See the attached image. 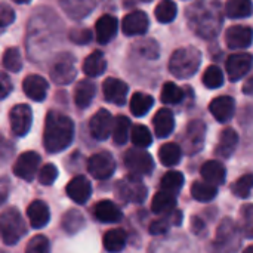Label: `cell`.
I'll list each match as a JSON object with an SVG mask.
<instances>
[{
  "mask_svg": "<svg viewBox=\"0 0 253 253\" xmlns=\"http://www.w3.org/2000/svg\"><path fill=\"white\" fill-rule=\"evenodd\" d=\"M224 10L218 0H196L187 9L188 27L203 39H213L222 27Z\"/></svg>",
  "mask_w": 253,
  "mask_h": 253,
  "instance_id": "1",
  "label": "cell"
},
{
  "mask_svg": "<svg viewBox=\"0 0 253 253\" xmlns=\"http://www.w3.org/2000/svg\"><path fill=\"white\" fill-rule=\"evenodd\" d=\"M74 138V123L70 117L59 111H49L44 122L43 145L50 154L64 151Z\"/></svg>",
  "mask_w": 253,
  "mask_h": 253,
  "instance_id": "2",
  "label": "cell"
},
{
  "mask_svg": "<svg viewBox=\"0 0 253 253\" xmlns=\"http://www.w3.org/2000/svg\"><path fill=\"white\" fill-rule=\"evenodd\" d=\"M200 64H202L200 50L193 46H187L172 53L169 61V70L178 79H188L197 73Z\"/></svg>",
  "mask_w": 253,
  "mask_h": 253,
  "instance_id": "3",
  "label": "cell"
},
{
  "mask_svg": "<svg viewBox=\"0 0 253 253\" xmlns=\"http://www.w3.org/2000/svg\"><path fill=\"white\" fill-rule=\"evenodd\" d=\"M0 230H1V240L7 246L16 245L24 237L27 228H25L24 218L16 208H7L1 212Z\"/></svg>",
  "mask_w": 253,
  "mask_h": 253,
  "instance_id": "4",
  "label": "cell"
},
{
  "mask_svg": "<svg viewBox=\"0 0 253 253\" xmlns=\"http://www.w3.org/2000/svg\"><path fill=\"white\" fill-rule=\"evenodd\" d=\"M240 230L237 228L236 222L230 218H225L216 231L215 242L211 246L212 253H236L240 248Z\"/></svg>",
  "mask_w": 253,
  "mask_h": 253,
  "instance_id": "5",
  "label": "cell"
},
{
  "mask_svg": "<svg viewBox=\"0 0 253 253\" xmlns=\"http://www.w3.org/2000/svg\"><path fill=\"white\" fill-rule=\"evenodd\" d=\"M116 193L126 203H142L147 197V187L139 176L130 173L116 185Z\"/></svg>",
  "mask_w": 253,
  "mask_h": 253,
  "instance_id": "6",
  "label": "cell"
},
{
  "mask_svg": "<svg viewBox=\"0 0 253 253\" xmlns=\"http://www.w3.org/2000/svg\"><path fill=\"white\" fill-rule=\"evenodd\" d=\"M126 169L136 176L150 175L154 169V160L144 148H130L125 153L123 157Z\"/></svg>",
  "mask_w": 253,
  "mask_h": 253,
  "instance_id": "7",
  "label": "cell"
},
{
  "mask_svg": "<svg viewBox=\"0 0 253 253\" xmlns=\"http://www.w3.org/2000/svg\"><path fill=\"white\" fill-rule=\"evenodd\" d=\"M52 82L56 84H68L76 79L77 70L74 67V58L68 53L59 55L50 65L49 70Z\"/></svg>",
  "mask_w": 253,
  "mask_h": 253,
  "instance_id": "8",
  "label": "cell"
},
{
  "mask_svg": "<svg viewBox=\"0 0 253 253\" xmlns=\"http://www.w3.org/2000/svg\"><path fill=\"white\" fill-rule=\"evenodd\" d=\"M206 138V125L202 120H193L187 125L182 136V148L187 154H197L203 150Z\"/></svg>",
  "mask_w": 253,
  "mask_h": 253,
  "instance_id": "9",
  "label": "cell"
},
{
  "mask_svg": "<svg viewBox=\"0 0 253 253\" xmlns=\"http://www.w3.org/2000/svg\"><path fill=\"white\" fill-rule=\"evenodd\" d=\"M87 170L89 173L95 178V179H107L110 178L114 170H116V162L113 159V156L107 151H101L93 154L89 160H87Z\"/></svg>",
  "mask_w": 253,
  "mask_h": 253,
  "instance_id": "10",
  "label": "cell"
},
{
  "mask_svg": "<svg viewBox=\"0 0 253 253\" xmlns=\"http://www.w3.org/2000/svg\"><path fill=\"white\" fill-rule=\"evenodd\" d=\"M10 130L16 136H25L33 123V111L27 104L15 105L9 113Z\"/></svg>",
  "mask_w": 253,
  "mask_h": 253,
  "instance_id": "11",
  "label": "cell"
},
{
  "mask_svg": "<svg viewBox=\"0 0 253 253\" xmlns=\"http://www.w3.org/2000/svg\"><path fill=\"white\" fill-rule=\"evenodd\" d=\"M40 165V156L34 151H25L22 153L16 162L13 163V173L19 179L24 181H33Z\"/></svg>",
  "mask_w": 253,
  "mask_h": 253,
  "instance_id": "12",
  "label": "cell"
},
{
  "mask_svg": "<svg viewBox=\"0 0 253 253\" xmlns=\"http://www.w3.org/2000/svg\"><path fill=\"white\" fill-rule=\"evenodd\" d=\"M113 127H114V120L110 114V111L101 108L89 123L90 133L95 139L98 141H105L110 135H113Z\"/></svg>",
  "mask_w": 253,
  "mask_h": 253,
  "instance_id": "13",
  "label": "cell"
},
{
  "mask_svg": "<svg viewBox=\"0 0 253 253\" xmlns=\"http://www.w3.org/2000/svg\"><path fill=\"white\" fill-rule=\"evenodd\" d=\"M253 56L251 53H234L227 59V73L231 82L243 79L252 68Z\"/></svg>",
  "mask_w": 253,
  "mask_h": 253,
  "instance_id": "14",
  "label": "cell"
},
{
  "mask_svg": "<svg viewBox=\"0 0 253 253\" xmlns=\"http://www.w3.org/2000/svg\"><path fill=\"white\" fill-rule=\"evenodd\" d=\"M253 30L246 25H234L225 31V43L230 49H245L252 44Z\"/></svg>",
  "mask_w": 253,
  "mask_h": 253,
  "instance_id": "15",
  "label": "cell"
},
{
  "mask_svg": "<svg viewBox=\"0 0 253 253\" xmlns=\"http://www.w3.org/2000/svg\"><path fill=\"white\" fill-rule=\"evenodd\" d=\"M102 92H104V98L108 102L116 104V105H123L126 102L129 87L123 80L108 77L102 84Z\"/></svg>",
  "mask_w": 253,
  "mask_h": 253,
  "instance_id": "16",
  "label": "cell"
},
{
  "mask_svg": "<svg viewBox=\"0 0 253 253\" xmlns=\"http://www.w3.org/2000/svg\"><path fill=\"white\" fill-rule=\"evenodd\" d=\"M122 30L126 36L145 34L148 30V16L142 10H133L123 18Z\"/></svg>",
  "mask_w": 253,
  "mask_h": 253,
  "instance_id": "17",
  "label": "cell"
},
{
  "mask_svg": "<svg viewBox=\"0 0 253 253\" xmlns=\"http://www.w3.org/2000/svg\"><path fill=\"white\" fill-rule=\"evenodd\" d=\"M22 89H24V93L30 99L37 101V102H42L46 98V95H47L49 84H47V82H46L44 77L37 76V74H30V76H27L24 79Z\"/></svg>",
  "mask_w": 253,
  "mask_h": 253,
  "instance_id": "18",
  "label": "cell"
},
{
  "mask_svg": "<svg viewBox=\"0 0 253 253\" xmlns=\"http://www.w3.org/2000/svg\"><path fill=\"white\" fill-rule=\"evenodd\" d=\"M65 191H67L68 197H70L74 203L83 205V203H86V202L89 200V197H90V194H92V185H90V182H89L84 176L79 175V176H74V178L67 184Z\"/></svg>",
  "mask_w": 253,
  "mask_h": 253,
  "instance_id": "19",
  "label": "cell"
},
{
  "mask_svg": "<svg viewBox=\"0 0 253 253\" xmlns=\"http://www.w3.org/2000/svg\"><path fill=\"white\" fill-rule=\"evenodd\" d=\"M209 111L219 123H227L234 116L236 102L231 96H218L209 104Z\"/></svg>",
  "mask_w": 253,
  "mask_h": 253,
  "instance_id": "20",
  "label": "cell"
},
{
  "mask_svg": "<svg viewBox=\"0 0 253 253\" xmlns=\"http://www.w3.org/2000/svg\"><path fill=\"white\" fill-rule=\"evenodd\" d=\"M117 28H119V22L114 16L111 15H102L96 24H95V36L96 40L101 44H105L108 42H111L116 34H117Z\"/></svg>",
  "mask_w": 253,
  "mask_h": 253,
  "instance_id": "21",
  "label": "cell"
},
{
  "mask_svg": "<svg viewBox=\"0 0 253 253\" xmlns=\"http://www.w3.org/2000/svg\"><path fill=\"white\" fill-rule=\"evenodd\" d=\"M237 144H239L237 132L233 127H225L219 135V141H218L215 154L219 159H230L233 156V153L236 151Z\"/></svg>",
  "mask_w": 253,
  "mask_h": 253,
  "instance_id": "22",
  "label": "cell"
},
{
  "mask_svg": "<svg viewBox=\"0 0 253 253\" xmlns=\"http://www.w3.org/2000/svg\"><path fill=\"white\" fill-rule=\"evenodd\" d=\"M93 215L99 222H104V224H114V222L122 221L123 218V213L119 209V206H116L110 200L98 202L93 208Z\"/></svg>",
  "mask_w": 253,
  "mask_h": 253,
  "instance_id": "23",
  "label": "cell"
},
{
  "mask_svg": "<svg viewBox=\"0 0 253 253\" xmlns=\"http://www.w3.org/2000/svg\"><path fill=\"white\" fill-rule=\"evenodd\" d=\"M153 125L157 138H168L175 129L173 113L168 108H160L153 119Z\"/></svg>",
  "mask_w": 253,
  "mask_h": 253,
  "instance_id": "24",
  "label": "cell"
},
{
  "mask_svg": "<svg viewBox=\"0 0 253 253\" xmlns=\"http://www.w3.org/2000/svg\"><path fill=\"white\" fill-rule=\"evenodd\" d=\"M27 216H28V221H30L31 227L36 228V230H40L49 222L50 212H49V208H47V205L44 202L34 200L27 209Z\"/></svg>",
  "mask_w": 253,
  "mask_h": 253,
  "instance_id": "25",
  "label": "cell"
},
{
  "mask_svg": "<svg viewBox=\"0 0 253 253\" xmlns=\"http://www.w3.org/2000/svg\"><path fill=\"white\" fill-rule=\"evenodd\" d=\"M202 178L212 185H222L227 178V170L224 165L218 160H209L200 168Z\"/></svg>",
  "mask_w": 253,
  "mask_h": 253,
  "instance_id": "26",
  "label": "cell"
},
{
  "mask_svg": "<svg viewBox=\"0 0 253 253\" xmlns=\"http://www.w3.org/2000/svg\"><path fill=\"white\" fill-rule=\"evenodd\" d=\"M65 13L74 19H80L90 13L95 6V0H59Z\"/></svg>",
  "mask_w": 253,
  "mask_h": 253,
  "instance_id": "27",
  "label": "cell"
},
{
  "mask_svg": "<svg viewBox=\"0 0 253 253\" xmlns=\"http://www.w3.org/2000/svg\"><path fill=\"white\" fill-rule=\"evenodd\" d=\"M96 86L90 80H82L74 89V102L79 108H87L95 98Z\"/></svg>",
  "mask_w": 253,
  "mask_h": 253,
  "instance_id": "28",
  "label": "cell"
},
{
  "mask_svg": "<svg viewBox=\"0 0 253 253\" xmlns=\"http://www.w3.org/2000/svg\"><path fill=\"white\" fill-rule=\"evenodd\" d=\"M176 206V197L172 193L168 191H159L151 202V211L159 215H168L175 211Z\"/></svg>",
  "mask_w": 253,
  "mask_h": 253,
  "instance_id": "29",
  "label": "cell"
},
{
  "mask_svg": "<svg viewBox=\"0 0 253 253\" xmlns=\"http://www.w3.org/2000/svg\"><path fill=\"white\" fill-rule=\"evenodd\" d=\"M107 68V61L102 55V52L95 50L92 52L83 62V71L89 77H98L101 76Z\"/></svg>",
  "mask_w": 253,
  "mask_h": 253,
  "instance_id": "30",
  "label": "cell"
},
{
  "mask_svg": "<svg viewBox=\"0 0 253 253\" xmlns=\"http://www.w3.org/2000/svg\"><path fill=\"white\" fill-rule=\"evenodd\" d=\"M182 222V212L181 211H173L170 213H168L166 216L153 221L150 225V233L153 236H159V234H165L172 225H179Z\"/></svg>",
  "mask_w": 253,
  "mask_h": 253,
  "instance_id": "31",
  "label": "cell"
},
{
  "mask_svg": "<svg viewBox=\"0 0 253 253\" xmlns=\"http://www.w3.org/2000/svg\"><path fill=\"white\" fill-rule=\"evenodd\" d=\"M126 233L120 228H114V230H110L104 234V248L105 251L110 253H119L122 252L126 246Z\"/></svg>",
  "mask_w": 253,
  "mask_h": 253,
  "instance_id": "32",
  "label": "cell"
},
{
  "mask_svg": "<svg viewBox=\"0 0 253 253\" xmlns=\"http://www.w3.org/2000/svg\"><path fill=\"white\" fill-rule=\"evenodd\" d=\"M182 157V147L175 142L163 144L159 150V159L163 166H176Z\"/></svg>",
  "mask_w": 253,
  "mask_h": 253,
  "instance_id": "33",
  "label": "cell"
},
{
  "mask_svg": "<svg viewBox=\"0 0 253 253\" xmlns=\"http://www.w3.org/2000/svg\"><path fill=\"white\" fill-rule=\"evenodd\" d=\"M153 105H154V98L151 95H147V93H142V92H136L130 98V111L136 117L145 116L151 110Z\"/></svg>",
  "mask_w": 253,
  "mask_h": 253,
  "instance_id": "34",
  "label": "cell"
},
{
  "mask_svg": "<svg viewBox=\"0 0 253 253\" xmlns=\"http://www.w3.org/2000/svg\"><path fill=\"white\" fill-rule=\"evenodd\" d=\"M252 1L251 0H228L224 9V13L228 18H246L252 13Z\"/></svg>",
  "mask_w": 253,
  "mask_h": 253,
  "instance_id": "35",
  "label": "cell"
},
{
  "mask_svg": "<svg viewBox=\"0 0 253 253\" xmlns=\"http://www.w3.org/2000/svg\"><path fill=\"white\" fill-rule=\"evenodd\" d=\"M191 194L197 202L208 203V202H212L216 197L218 188H216V185H212V184H209L206 181L205 182H194L191 185Z\"/></svg>",
  "mask_w": 253,
  "mask_h": 253,
  "instance_id": "36",
  "label": "cell"
},
{
  "mask_svg": "<svg viewBox=\"0 0 253 253\" xmlns=\"http://www.w3.org/2000/svg\"><path fill=\"white\" fill-rule=\"evenodd\" d=\"M129 132H130V120L126 116H117L114 120V127H113V139L117 145H123L129 139Z\"/></svg>",
  "mask_w": 253,
  "mask_h": 253,
  "instance_id": "37",
  "label": "cell"
},
{
  "mask_svg": "<svg viewBox=\"0 0 253 253\" xmlns=\"http://www.w3.org/2000/svg\"><path fill=\"white\" fill-rule=\"evenodd\" d=\"M184 185V175L178 170H169L162 176L160 181V188L168 193H178Z\"/></svg>",
  "mask_w": 253,
  "mask_h": 253,
  "instance_id": "38",
  "label": "cell"
},
{
  "mask_svg": "<svg viewBox=\"0 0 253 253\" xmlns=\"http://www.w3.org/2000/svg\"><path fill=\"white\" fill-rule=\"evenodd\" d=\"M61 224H62V228L65 230V233L74 234V233L80 231L82 227L84 225V218H83L82 212H79L76 209H71L62 216Z\"/></svg>",
  "mask_w": 253,
  "mask_h": 253,
  "instance_id": "39",
  "label": "cell"
},
{
  "mask_svg": "<svg viewBox=\"0 0 253 253\" xmlns=\"http://www.w3.org/2000/svg\"><path fill=\"white\" fill-rule=\"evenodd\" d=\"M176 13H178V7L173 0H162L156 6V18L162 24L172 22L176 18Z\"/></svg>",
  "mask_w": 253,
  "mask_h": 253,
  "instance_id": "40",
  "label": "cell"
},
{
  "mask_svg": "<svg viewBox=\"0 0 253 253\" xmlns=\"http://www.w3.org/2000/svg\"><path fill=\"white\" fill-rule=\"evenodd\" d=\"M160 99L163 104H179L184 99V90L172 82H168L162 87Z\"/></svg>",
  "mask_w": 253,
  "mask_h": 253,
  "instance_id": "41",
  "label": "cell"
},
{
  "mask_svg": "<svg viewBox=\"0 0 253 253\" xmlns=\"http://www.w3.org/2000/svg\"><path fill=\"white\" fill-rule=\"evenodd\" d=\"M130 138H132L133 145H136L138 148H145V147L151 145V142H153V135H151L150 129L144 125H135L132 127Z\"/></svg>",
  "mask_w": 253,
  "mask_h": 253,
  "instance_id": "42",
  "label": "cell"
},
{
  "mask_svg": "<svg viewBox=\"0 0 253 253\" xmlns=\"http://www.w3.org/2000/svg\"><path fill=\"white\" fill-rule=\"evenodd\" d=\"M203 84L209 89H218L224 84V73L216 65H211L203 73Z\"/></svg>",
  "mask_w": 253,
  "mask_h": 253,
  "instance_id": "43",
  "label": "cell"
},
{
  "mask_svg": "<svg viewBox=\"0 0 253 253\" xmlns=\"http://www.w3.org/2000/svg\"><path fill=\"white\" fill-rule=\"evenodd\" d=\"M253 188V175L252 173H246L243 176H240L237 181H234V184L231 185V191L236 197L240 199H246L249 197L251 191Z\"/></svg>",
  "mask_w": 253,
  "mask_h": 253,
  "instance_id": "44",
  "label": "cell"
},
{
  "mask_svg": "<svg viewBox=\"0 0 253 253\" xmlns=\"http://www.w3.org/2000/svg\"><path fill=\"white\" fill-rule=\"evenodd\" d=\"M3 67L9 71L18 73L22 68V58L21 52L16 47H9L3 53Z\"/></svg>",
  "mask_w": 253,
  "mask_h": 253,
  "instance_id": "45",
  "label": "cell"
},
{
  "mask_svg": "<svg viewBox=\"0 0 253 253\" xmlns=\"http://www.w3.org/2000/svg\"><path fill=\"white\" fill-rule=\"evenodd\" d=\"M240 228L245 237L253 239V205H245L240 211Z\"/></svg>",
  "mask_w": 253,
  "mask_h": 253,
  "instance_id": "46",
  "label": "cell"
},
{
  "mask_svg": "<svg viewBox=\"0 0 253 253\" xmlns=\"http://www.w3.org/2000/svg\"><path fill=\"white\" fill-rule=\"evenodd\" d=\"M135 50L147 58V59H156L159 58V46L154 40H142V42H138L135 44Z\"/></svg>",
  "mask_w": 253,
  "mask_h": 253,
  "instance_id": "47",
  "label": "cell"
},
{
  "mask_svg": "<svg viewBox=\"0 0 253 253\" xmlns=\"http://www.w3.org/2000/svg\"><path fill=\"white\" fill-rule=\"evenodd\" d=\"M50 252V243L49 240L44 237V236H34L28 245H27V249L25 253H49Z\"/></svg>",
  "mask_w": 253,
  "mask_h": 253,
  "instance_id": "48",
  "label": "cell"
},
{
  "mask_svg": "<svg viewBox=\"0 0 253 253\" xmlns=\"http://www.w3.org/2000/svg\"><path fill=\"white\" fill-rule=\"evenodd\" d=\"M37 178H39V182H40L42 185H52V184L55 182V179L58 178V169H56V166L52 165V163L44 165V166L39 170Z\"/></svg>",
  "mask_w": 253,
  "mask_h": 253,
  "instance_id": "49",
  "label": "cell"
},
{
  "mask_svg": "<svg viewBox=\"0 0 253 253\" xmlns=\"http://www.w3.org/2000/svg\"><path fill=\"white\" fill-rule=\"evenodd\" d=\"M68 37L76 44H86L92 40V31L87 28H76V30H71Z\"/></svg>",
  "mask_w": 253,
  "mask_h": 253,
  "instance_id": "50",
  "label": "cell"
},
{
  "mask_svg": "<svg viewBox=\"0 0 253 253\" xmlns=\"http://www.w3.org/2000/svg\"><path fill=\"white\" fill-rule=\"evenodd\" d=\"M0 21H1V28H6L10 22H13L15 19V12L12 10L10 6H7L6 3H1L0 6Z\"/></svg>",
  "mask_w": 253,
  "mask_h": 253,
  "instance_id": "51",
  "label": "cell"
},
{
  "mask_svg": "<svg viewBox=\"0 0 253 253\" xmlns=\"http://www.w3.org/2000/svg\"><path fill=\"white\" fill-rule=\"evenodd\" d=\"M12 90V83L7 77V74H1V98H6L9 92Z\"/></svg>",
  "mask_w": 253,
  "mask_h": 253,
  "instance_id": "52",
  "label": "cell"
},
{
  "mask_svg": "<svg viewBox=\"0 0 253 253\" xmlns=\"http://www.w3.org/2000/svg\"><path fill=\"white\" fill-rule=\"evenodd\" d=\"M203 228H205L203 221H202L200 218L194 216V218H193V230H194V233H200V230H203Z\"/></svg>",
  "mask_w": 253,
  "mask_h": 253,
  "instance_id": "53",
  "label": "cell"
},
{
  "mask_svg": "<svg viewBox=\"0 0 253 253\" xmlns=\"http://www.w3.org/2000/svg\"><path fill=\"white\" fill-rule=\"evenodd\" d=\"M243 92L248 95H253V77H249L246 83L243 84Z\"/></svg>",
  "mask_w": 253,
  "mask_h": 253,
  "instance_id": "54",
  "label": "cell"
},
{
  "mask_svg": "<svg viewBox=\"0 0 253 253\" xmlns=\"http://www.w3.org/2000/svg\"><path fill=\"white\" fill-rule=\"evenodd\" d=\"M243 253H253V245L252 246H249V248H248V249H246Z\"/></svg>",
  "mask_w": 253,
  "mask_h": 253,
  "instance_id": "55",
  "label": "cell"
},
{
  "mask_svg": "<svg viewBox=\"0 0 253 253\" xmlns=\"http://www.w3.org/2000/svg\"><path fill=\"white\" fill-rule=\"evenodd\" d=\"M13 1H16V3H28L31 0H13Z\"/></svg>",
  "mask_w": 253,
  "mask_h": 253,
  "instance_id": "56",
  "label": "cell"
},
{
  "mask_svg": "<svg viewBox=\"0 0 253 253\" xmlns=\"http://www.w3.org/2000/svg\"><path fill=\"white\" fill-rule=\"evenodd\" d=\"M142 1H151V0H142Z\"/></svg>",
  "mask_w": 253,
  "mask_h": 253,
  "instance_id": "57",
  "label": "cell"
}]
</instances>
